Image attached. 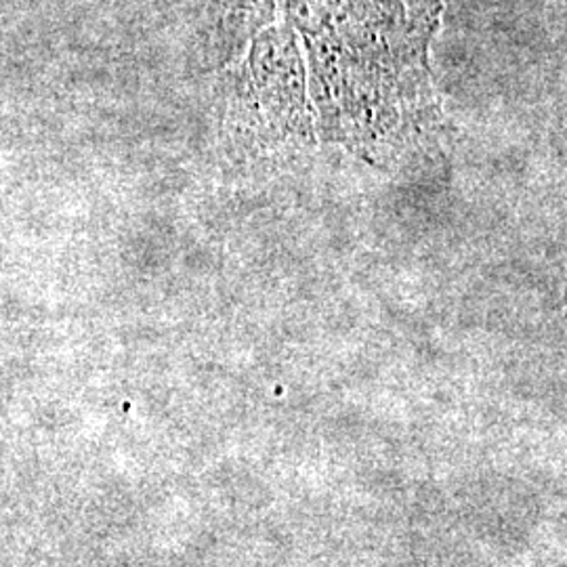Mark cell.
Wrapping results in <instances>:
<instances>
[{
	"instance_id": "obj_1",
	"label": "cell",
	"mask_w": 567,
	"mask_h": 567,
	"mask_svg": "<svg viewBox=\"0 0 567 567\" xmlns=\"http://www.w3.org/2000/svg\"><path fill=\"white\" fill-rule=\"evenodd\" d=\"M224 20L229 21L236 34H246L261 25L274 13L276 0H219Z\"/></svg>"
}]
</instances>
